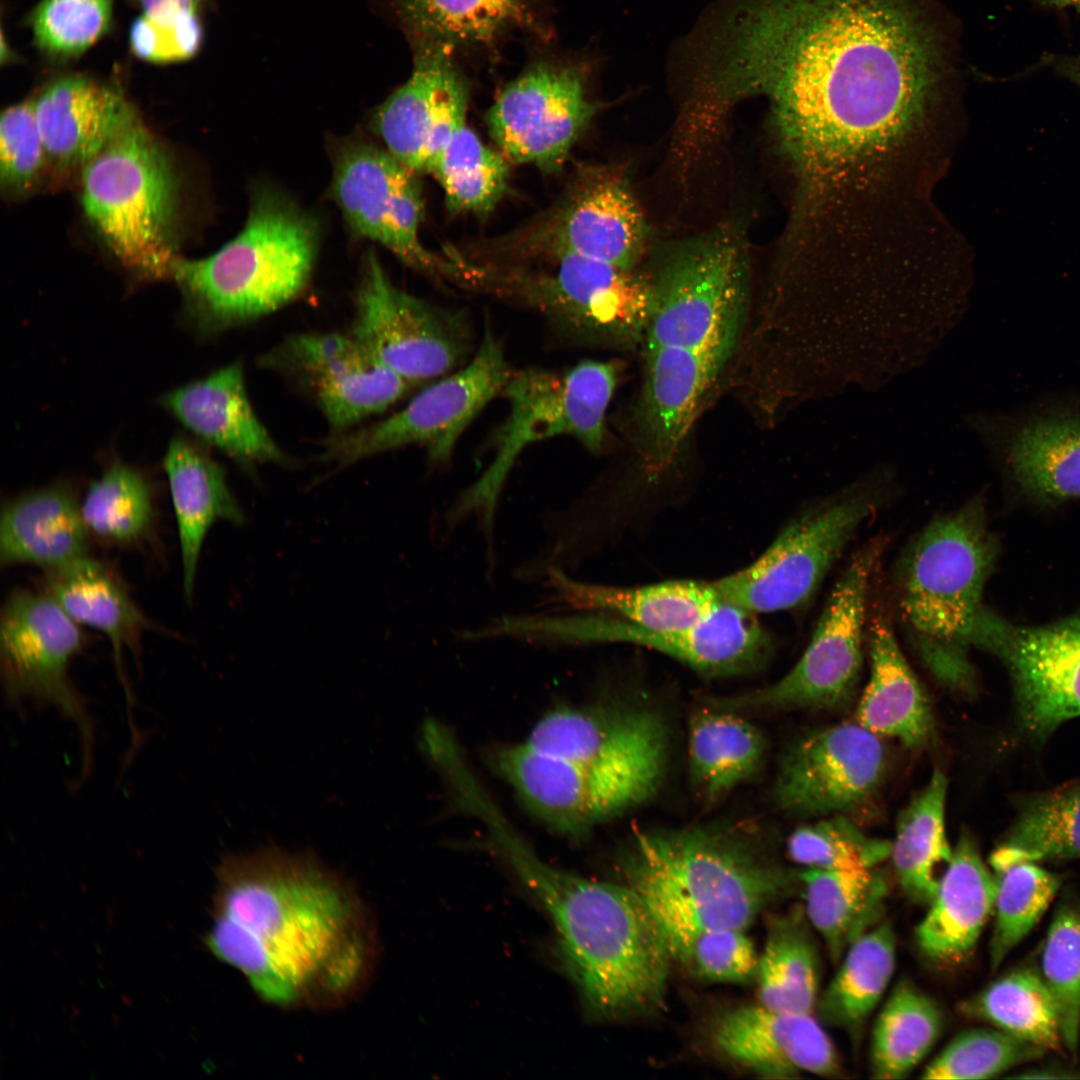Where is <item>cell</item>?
Listing matches in <instances>:
<instances>
[{"label": "cell", "mask_w": 1080, "mask_h": 1080, "mask_svg": "<svg viewBox=\"0 0 1080 1080\" xmlns=\"http://www.w3.org/2000/svg\"><path fill=\"white\" fill-rule=\"evenodd\" d=\"M725 56L742 95L769 96L782 135L919 124L939 67L935 41L902 0H743Z\"/></svg>", "instance_id": "6da1fadb"}, {"label": "cell", "mask_w": 1080, "mask_h": 1080, "mask_svg": "<svg viewBox=\"0 0 1080 1080\" xmlns=\"http://www.w3.org/2000/svg\"><path fill=\"white\" fill-rule=\"evenodd\" d=\"M216 878L205 943L263 1001L329 1010L365 991L376 924L344 876L312 854L270 846L225 857Z\"/></svg>", "instance_id": "7a4b0ae2"}, {"label": "cell", "mask_w": 1080, "mask_h": 1080, "mask_svg": "<svg viewBox=\"0 0 1080 1080\" xmlns=\"http://www.w3.org/2000/svg\"><path fill=\"white\" fill-rule=\"evenodd\" d=\"M485 827L498 855L551 915L591 1012L623 1019L659 1008L672 958L644 899L626 884L585 879L545 863L503 814Z\"/></svg>", "instance_id": "3957f363"}, {"label": "cell", "mask_w": 1080, "mask_h": 1080, "mask_svg": "<svg viewBox=\"0 0 1080 1080\" xmlns=\"http://www.w3.org/2000/svg\"><path fill=\"white\" fill-rule=\"evenodd\" d=\"M318 246L313 216L273 187L256 188L235 238L206 258L173 263L187 322L211 336L279 310L308 286Z\"/></svg>", "instance_id": "277c9868"}, {"label": "cell", "mask_w": 1080, "mask_h": 1080, "mask_svg": "<svg viewBox=\"0 0 1080 1080\" xmlns=\"http://www.w3.org/2000/svg\"><path fill=\"white\" fill-rule=\"evenodd\" d=\"M996 556L978 499L930 522L901 557L896 594L914 649L951 692H976L970 633Z\"/></svg>", "instance_id": "5b68a950"}, {"label": "cell", "mask_w": 1080, "mask_h": 1080, "mask_svg": "<svg viewBox=\"0 0 1080 1080\" xmlns=\"http://www.w3.org/2000/svg\"><path fill=\"white\" fill-rule=\"evenodd\" d=\"M621 869L655 914L714 928L744 931L787 887L743 842L696 827L638 833Z\"/></svg>", "instance_id": "8992f818"}, {"label": "cell", "mask_w": 1080, "mask_h": 1080, "mask_svg": "<svg viewBox=\"0 0 1080 1080\" xmlns=\"http://www.w3.org/2000/svg\"><path fill=\"white\" fill-rule=\"evenodd\" d=\"M616 382L615 366L594 360L563 371L530 368L511 373L502 391L509 412L493 439V458L445 512L447 531L475 517L488 561H495L497 505L516 459L528 446L559 436L572 437L592 452L600 450Z\"/></svg>", "instance_id": "52a82bcc"}, {"label": "cell", "mask_w": 1080, "mask_h": 1080, "mask_svg": "<svg viewBox=\"0 0 1080 1080\" xmlns=\"http://www.w3.org/2000/svg\"><path fill=\"white\" fill-rule=\"evenodd\" d=\"M81 198L120 264L145 280L171 275L178 182L167 152L140 121L83 167Z\"/></svg>", "instance_id": "ba28073f"}, {"label": "cell", "mask_w": 1080, "mask_h": 1080, "mask_svg": "<svg viewBox=\"0 0 1080 1080\" xmlns=\"http://www.w3.org/2000/svg\"><path fill=\"white\" fill-rule=\"evenodd\" d=\"M475 289L535 310L571 340L608 346L643 337L652 302L649 279L576 254L482 263Z\"/></svg>", "instance_id": "9c48e42d"}, {"label": "cell", "mask_w": 1080, "mask_h": 1080, "mask_svg": "<svg viewBox=\"0 0 1080 1080\" xmlns=\"http://www.w3.org/2000/svg\"><path fill=\"white\" fill-rule=\"evenodd\" d=\"M744 241L719 228L676 248L653 278L646 349L680 347L720 363L735 343L747 292Z\"/></svg>", "instance_id": "30bf717a"}, {"label": "cell", "mask_w": 1080, "mask_h": 1080, "mask_svg": "<svg viewBox=\"0 0 1080 1080\" xmlns=\"http://www.w3.org/2000/svg\"><path fill=\"white\" fill-rule=\"evenodd\" d=\"M880 468L809 508L750 565L713 584L722 599L753 614L796 608L814 593L860 526L890 490Z\"/></svg>", "instance_id": "8fae6325"}, {"label": "cell", "mask_w": 1080, "mask_h": 1080, "mask_svg": "<svg viewBox=\"0 0 1080 1080\" xmlns=\"http://www.w3.org/2000/svg\"><path fill=\"white\" fill-rule=\"evenodd\" d=\"M667 759L586 762L538 751L526 742L496 755L502 776L525 807L563 835L580 837L657 791Z\"/></svg>", "instance_id": "7c38bea8"}, {"label": "cell", "mask_w": 1080, "mask_h": 1080, "mask_svg": "<svg viewBox=\"0 0 1080 1080\" xmlns=\"http://www.w3.org/2000/svg\"><path fill=\"white\" fill-rule=\"evenodd\" d=\"M884 543L872 540L850 560L832 589L813 636L795 666L778 681L715 700L724 710L830 709L844 704L859 682L867 600Z\"/></svg>", "instance_id": "4fadbf2b"}, {"label": "cell", "mask_w": 1080, "mask_h": 1080, "mask_svg": "<svg viewBox=\"0 0 1080 1080\" xmlns=\"http://www.w3.org/2000/svg\"><path fill=\"white\" fill-rule=\"evenodd\" d=\"M647 238L644 215L615 168L583 167L560 199L494 246L495 261L576 254L633 270Z\"/></svg>", "instance_id": "5bb4252c"}, {"label": "cell", "mask_w": 1080, "mask_h": 1080, "mask_svg": "<svg viewBox=\"0 0 1080 1080\" xmlns=\"http://www.w3.org/2000/svg\"><path fill=\"white\" fill-rule=\"evenodd\" d=\"M510 375L502 345L487 327L476 354L463 368L426 387L392 416L337 433L326 442L321 456L345 466L419 445L432 464H444L473 419L502 393Z\"/></svg>", "instance_id": "9a60e30c"}, {"label": "cell", "mask_w": 1080, "mask_h": 1080, "mask_svg": "<svg viewBox=\"0 0 1080 1080\" xmlns=\"http://www.w3.org/2000/svg\"><path fill=\"white\" fill-rule=\"evenodd\" d=\"M85 645V636L46 592H11L0 616V666L11 702L33 700L52 705L77 727L83 775L93 760L94 729L86 704L69 677V666Z\"/></svg>", "instance_id": "2e32d148"}, {"label": "cell", "mask_w": 1080, "mask_h": 1080, "mask_svg": "<svg viewBox=\"0 0 1080 1080\" xmlns=\"http://www.w3.org/2000/svg\"><path fill=\"white\" fill-rule=\"evenodd\" d=\"M332 195L351 229L384 246L406 265L449 281L454 261L420 242L424 202L416 173L387 149L342 143L333 160Z\"/></svg>", "instance_id": "e0dca14e"}, {"label": "cell", "mask_w": 1080, "mask_h": 1080, "mask_svg": "<svg viewBox=\"0 0 1080 1080\" xmlns=\"http://www.w3.org/2000/svg\"><path fill=\"white\" fill-rule=\"evenodd\" d=\"M350 334L411 384L449 372L470 344L461 317L396 287L372 251L363 261Z\"/></svg>", "instance_id": "ac0fdd59"}, {"label": "cell", "mask_w": 1080, "mask_h": 1080, "mask_svg": "<svg viewBox=\"0 0 1080 1080\" xmlns=\"http://www.w3.org/2000/svg\"><path fill=\"white\" fill-rule=\"evenodd\" d=\"M972 645L998 657L1012 680L1020 727L1042 739L1080 717V614L1055 624L1015 625L984 608Z\"/></svg>", "instance_id": "d6986e66"}, {"label": "cell", "mask_w": 1080, "mask_h": 1080, "mask_svg": "<svg viewBox=\"0 0 1080 1080\" xmlns=\"http://www.w3.org/2000/svg\"><path fill=\"white\" fill-rule=\"evenodd\" d=\"M596 112L583 71L541 63L509 83L488 111L491 137L504 157L553 172Z\"/></svg>", "instance_id": "ffe728a7"}, {"label": "cell", "mask_w": 1080, "mask_h": 1080, "mask_svg": "<svg viewBox=\"0 0 1080 1080\" xmlns=\"http://www.w3.org/2000/svg\"><path fill=\"white\" fill-rule=\"evenodd\" d=\"M262 363L303 384L337 433L383 412L411 385L351 334L290 336Z\"/></svg>", "instance_id": "44dd1931"}, {"label": "cell", "mask_w": 1080, "mask_h": 1080, "mask_svg": "<svg viewBox=\"0 0 1080 1080\" xmlns=\"http://www.w3.org/2000/svg\"><path fill=\"white\" fill-rule=\"evenodd\" d=\"M885 770L886 753L878 735L858 722L825 727L784 752L775 800L796 815L840 814L868 799Z\"/></svg>", "instance_id": "7402d4cb"}, {"label": "cell", "mask_w": 1080, "mask_h": 1080, "mask_svg": "<svg viewBox=\"0 0 1080 1080\" xmlns=\"http://www.w3.org/2000/svg\"><path fill=\"white\" fill-rule=\"evenodd\" d=\"M453 48L416 39L411 76L374 116L386 149L416 174H433L453 135L466 125L468 88Z\"/></svg>", "instance_id": "603a6c76"}, {"label": "cell", "mask_w": 1080, "mask_h": 1080, "mask_svg": "<svg viewBox=\"0 0 1080 1080\" xmlns=\"http://www.w3.org/2000/svg\"><path fill=\"white\" fill-rule=\"evenodd\" d=\"M575 646L628 643L653 649L707 677L740 675L767 660L772 640L755 614L724 602L700 621L678 629L644 628L601 611L574 614Z\"/></svg>", "instance_id": "cb8c5ba5"}, {"label": "cell", "mask_w": 1080, "mask_h": 1080, "mask_svg": "<svg viewBox=\"0 0 1080 1080\" xmlns=\"http://www.w3.org/2000/svg\"><path fill=\"white\" fill-rule=\"evenodd\" d=\"M979 435L1017 487L1042 502L1080 498V402L1058 401L1020 415L973 413Z\"/></svg>", "instance_id": "d4e9b609"}, {"label": "cell", "mask_w": 1080, "mask_h": 1080, "mask_svg": "<svg viewBox=\"0 0 1080 1080\" xmlns=\"http://www.w3.org/2000/svg\"><path fill=\"white\" fill-rule=\"evenodd\" d=\"M712 1040L730 1061L763 1078L841 1073L836 1048L812 1013L773 1010L761 1004L738 1007L718 1018Z\"/></svg>", "instance_id": "484cf974"}, {"label": "cell", "mask_w": 1080, "mask_h": 1080, "mask_svg": "<svg viewBox=\"0 0 1080 1080\" xmlns=\"http://www.w3.org/2000/svg\"><path fill=\"white\" fill-rule=\"evenodd\" d=\"M526 743L547 754L586 762L668 755L664 721L656 712L639 707H559L536 723Z\"/></svg>", "instance_id": "4316f807"}, {"label": "cell", "mask_w": 1080, "mask_h": 1080, "mask_svg": "<svg viewBox=\"0 0 1080 1080\" xmlns=\"http://www.w3.org/2000/svg\"><path fill=\"white\" fill-rule=\"evenodd\" d=\"M34 109L48 159L64 168H83L139 121L118 89L81 75L49 83Z\"/></svg>", "instance_id": "83f0119b"}, {"label": "cell", "mask_w": 1080, "mask_h": 1080, "mask_svg": "<svg viewBox=\"0 0 1080 1080\" xmlns=\"http://www.w3.org/2000/svg\"><path fill=\"white\" fill-rule=\"evenodd\" d=\"M161 403L199 439L240 464L288 463L253 410L239 362L166 393Z\"/></svg>", "instance_id": "f1b7e54d"}, {"label": "cell", "mask_w": 1080, "mask_h": 1080, "mask_svg": "<svg viewBox=\"0 0 1080 1080\" xmlns=\"http://www.w3.org/2000/svg\"><path fill=\"white\" fill-rule=\"evenodd\" d=\"M721 367L714 358L686 348L646 349L640 430L643 459L651 476L672 464Z\"/></svg>", "instance_id": "f546056e"}, {"label": "cell", "mask_w": 1080, "mask_h": 1080, "mask_svg": "<svg viewBox=\"0 0 1080 1080\" xmlns=\"http://www.w3.org/2000/svg\"><path fill=\"white\" fill-rule=\"evenodd\" d=\"M996 891L995 875L985 865L976 841L963 833L916 928L920 952L942 964L968 957L993 915Z\"/></svg>", "instance_id": "4dcf8cb0"}, {"label": "cell", "mask_w": 1080, "mask_h": 1080, "mask_svg": "<svg viewBox=\"0 0 1080 1080\" xmlns=\"http://www.w3.org/2000/svg\"><path fill=\"white\" fill-rule=\"evenodd\" d=\"M90 536L75 491L66 483H55L3 505L0 563L52 570L88 555Z\"/></svg>", "instance_id": "1f68e13d"}, {"label": "cell", "mask_w": 1080, "mask_h": 1080, "mask_svg": "<svg viewBox=\"0 0 1080 1080\" xmlns=\"http://www.w3.org/2000/svg\"><path fill=\"white\" fill-rule=\"evenodd\" d=\"M553 601L580 611H601L644 628L665 630L690 626L723 604L713 582L670 580L620 587L573 579L564 570L545 576Z\"/></svg>", "instance_id": "d6a6232c"}, {"label": "cell", "mask_w": 1080, "mask_h": 1080, "mask_svg": "<svg viewBox=\"0 0 1080 1080\" xmlns=\"http://www.w3.org/2000/svg\"><path fill=\"white\" fill-rule=\"evenodd\" d=\"M868 632L871 669L857 708V722L909 749L927 747L935 737V720L925 689L888 620L877 616Z\"/></svg>", "instance_id": "836d02e7"}, {"label": "cell", "mask_w": 1080, "mask_h": 1080, "mask_svg": "<svg viewBox=\"0 0 1080 1080\" xmlns=\"http://www.w3.org/2000/svg\"><path fill=\"white\" fill-rule=\"evenodd\" d=\"M164 469L177 522L183 591L191 599L201 549L218 520L242 524L245 516L232 495L223 467L199 442L174 437L164 457Z\"/></svg>", "instance_id": "e575fe53"}, {"label": "cell", "mask_w": 1080, "mask_h": 1080, "mask_svg": "<svg viewBox=\"0 0 1080 1080\" xmlns=\"http://www.w3.org/2000/svg\"><path fill=\"white\" fill-rule=\"evenodd\" d=\"M46 593L78 624L103 632L111 642L120 680L130 701L123 655L139 656L141 636L150 623L118 576L89 555L45 571Z\"/></svg>", "instance_id": "d590c367"}, {"label": "cell", "mask_w": 1080, "mask_h": 1080, "mask_svg": "<svg viewBox=\"0 0 1080 1080\" xmlns=\"http://www.w3.org/2000/svg\"><path fill=\"white\" fill-rule=\"evenodd\" d=\"M804 911L838 964L847 949L880 923L888 886L874 869L807 868L799 875Z\"/></svg>", "instance_id": "8d00e7d4"}, {"label": "cell", "mask_w": 1080, "mask_h": 1080, "mask_svg": "<svg viewBox=\"0 0 1080 1080\" xmlns=\"http://www.w3.org/2000/svg\"><path fill=\"white\" fill-rule=\"evenodd\" d=\"M689 770L701 797L714 803L760 768L766 750L761 731L729 710L701 709L689 724Z\"/></svg>", "instance_id": "74e56055"}, {"label": "cell", "mask_w": 1080, "mask_h": 1080, "mask_svg": "<svg viewBox=\"0 0 1080 1080\" xmlns=\"http://www.w3.org/2000/svg\"><path fill=\"white\" fill-rule=\"evenodd\" d=\"M895 962L894 930L887 921L880 922L847 949L819 995L816 1008L822 1021L859 1039L891 981Z\"/></svg>", "instance_id": "f35d334b"}, {"label": "cell", "mask_w": 1080, "mask_h": 1080, "mask_svg": "<svg viewBox=\"0 0 1080 1080\" xmlns=\"http://www.w3.org/2000/svg\"><path fill=\"white\" fill-rule=\"evenodd\" d=\"M804 909L769 920L758 958L759 1004L779 1011L812 1013L820 988V959Z\"/></svg>", "instance_id": "ab89813d"}, {"label": "cell", "mask_w": 1080, "mask_h": 1080, "mask_svg": "<svg viewBox=\"0 0 1080 1080\" xmlns=\"http://www.w3.org/2000/svg\"><path fill=\"white\" fill-rule=\"evenodd\" d=\"M948 780L934 770L897 819L890 857L898 882L914 902L929 904L938 887L936 868L952 855L945 827Z\"/></svg>", "instance_id": "60d3db41"}, {"label": "cell", "mask_w": 1080, "mask_h": 1080, "mask_svg": "<svg viewBox=\"0 0 1080 1080\" xmlns=\"http://www.w3.org/2000/svg\"><path fill=\"white\" fill-rule=\"evenodd\" d=\"M1080 858V778L1026 798L992 852L994 872L1021 862Z\"/></svg>", "instance_id": "b9f144b4"}, {"label": "cell", "mask_w": 1080, "mask_h": 1080, "mask_svg": "<svg viewBox=\"0 0 1080 1080\" xmlns=\"http://www.w3.org/2000/svg\"><path fill=\"white\" fill-rule=\"evenodd\" d=\"M960 1012L969 1019L1029 1041L1044 1050L1063 1046L1057 1003L1039 970L1013 969L964 1000Z\"/></svg>", "instance_id": "7bdbcfd3"}, {"label": "cell", "mask_w": 1080, "mask_h": 1080, "mask_svg": "<svg viewBox=\"0 0 1080 1080\" xmlns=\"http://www.w3.org/2000/svg\"><path fill=\"white\" fill-rule=\"evenodd\" d=\"M943 1014L936 1002L911 982L900 981L883 1005L872 1030L870 1064L875 1079L907 1077L938 1041Z\"/></svg>", "instance_id": "ee69618b"}, {"label": "cell", "mask_w": 1080, "mask_h": 1080, "mask_svg": "<svg viewBox=\"0 0 1080 1080\" xmlns=\"http://www.w3.org/2000/svg\"><path fill=\"white\" fill-rule=\"evenodd\" d=\"M416 39L489 44L514 27L531 26L527 0H397Z\"/></svg>", "instance_id": "f6af8a7d"}, {"label": "cell", "mask_w": 1080, "mask_h": 1080, "mask_svg": "<svg viewBox=\"0 0 1080 1080\" xmlns=\"http://www.w3.org/2000/svg\"><path fill=\"white\" fill-rule=\"evenodd\" d=\"M81 512L90 535L112 545L136 544L152 528L151 485L136 468L113 463L90 484Z\"/></svg>", "instance_id": "bcb514c9"}, {"label": "cell", "mask_w": 1080, "mask_h": 1080, "mask_svg": "<svg viewBox=\"0 0 1080 1080\" xmlns=\"http://www.w3.org/2000/svg\"><path fill=\"white\" fill-rule=\"evenodd\" d=\"M994 873L997 891L989 941L993 971L1036 926L1062 885L1061 876L1034 862L1013 864Z\"/></svg>", "instance_id": "7dc6e473"}, {"label": "cell", "mask_w": 1080, "mask_h": 1080, "mask_svg": "<svg viewBox=\"0 0 1080 1080\" xmlns=\"http://www.w3.org/2000/svg\"><path fill=\"white\" fill-rule=\"evenodd\" d=\"M507 159L487 147L466 125L451 138L433 173L454 212L487 213L504 196Z\"/></svg>", "instance_id": "c3c4849f"}, {"label": "cell", "mask_w": 1080, "mask_h": 1080, "mask_svg": "<svg viewBox=\"0 0 1080 1080\" xmlns=\"http://www.w3.org/2000/svg\"><path fill=\"white\" fill-rule=\"evenodd\" d=\"M655 915L671 958L694 975L709 981L737 983L756 974L758 957L743 930L708 927L682 918Z\"/></svg>", "instance_id": "681fc988"}, {"label": "cell", "mask_w": 1080, "mask_h": 1080, "mask_svg": "<svg viewBox=\"0 0 1080 1080\" xmlns=\"http://www.w3.org/2000/svg\"><path fill=\"white\" fill-rule=\"evenodd\" d=\"M1040 974L1058 1006L1063 1046L1074 1054L1080 1032V897L1066 894L1043 943Z\"/></svg>", "instance_id": "f907efd6"}, {"label": "cell", "mask_w": 1080, "mask_h": 1080, "mask_svg": "<svg viewBox=\"0 0 1080 1080\" xmlns=\"http://www.w3.org/2000/svg\"><path fill=\"white\" fill-rule=\"evenodd\" d=\"M1043 1048L997 1028H973L955 1036L924 1068L930 1080L989 1079L1044 1055Z\"/></svg>", "instance_id": "816d5d0a"}, {"label": "cell", "mask_w": 1080, "mask_h": 1080, "mask_svg": "<svg viewBox=\"0 0 1080 1080\" xmlns=\"http://www.w3.org/2000/svg\"><path fill=\"white\" fill-rule=\"evenodd\" d=\"M792 860L807 868L874 869L890 857L891 842L862 832L841 814L795 829L787 842Z\"/></svg>", "instance_id": "f5cc1de1"}, {"label": "cell", "mask_w": 1080, "mask_h": 1080, "mask_svg": "<svg viewBox=\"0 0 1080 1080\" xmlns=\"http://www.w3.org/2000/svg\"><path fill=\"white\" fill-rule=\"evenodd\" d=\"M114 0H41L29 16L35 44L46 56H80L110 29Z\"/></svg>", "instance_id": "db71d44e"}, {"label": "cell", "mask_w": 1080, "mask_h": 1080, "mask_svg": "<svg viewBox=\"0 0 1080 1080\" xmlns=\"http://www.w3.org/2000/svg\"><path fill=\"white\" fill-rule=\"evenodd\" d=\"M48 156L35 117L34 99L8 107L0 121L1 181L23 192L39 178Z\"/></svg>", "instance_id": "11a10c76"}, {"label": "cell", "mask_w": 1080, "mask_h": 1080, "mask_svg": "<svg viewBox=\"0 0 1080 1080\" xmlns=\"http://www.w3.org/2000/svg\"><path fill=\"white\" fill-rule=\"evenodd\" d=\"M198 15L156 19L141 15L132 24L130 48L144 61L164 64L195 56L202 43Z\"/></svg>", "instance_id": "9f6ffc18"}, {"label": "cell", "mask_w": 1080, "mask_h": 1080, "mask_svg": "<svg viewBox=\"0 0 1080 1080\" xmlns=\"http://www.w3.org/2000/svg\"><path fill=\"white\" fill-rule=\"evenodd\" d=\"M142 15L170 19L185 15H198L201 0H136Z\"/></svg>", "instance_id": "6f0895ef"}, {"label": "cell", "mask_w": 1080, "mask_h": 1080, "mask_svg": "<svg viewBox=\"0 0 1080 1080\" xmlns=\"http://www.w3.org/2000/svg\"><path fill=\"white\" fill-rule=\"evenodd\" d=\"M1067 1069L1060 1068L1058 1066H1044L1035 1067L1023 1071V1073L1016 1075L1017 1078H1041V1079H1062V1078H1075L1076 1076L1070 1073Z\"/></svg>", "instance_id": "680465c9"}, {"label": "cell", "mask_w": 1080, "mask_h": 1080, "mask_svg": "<svg viewBox=\"0 0 1080 1080\" xmlns=\"http://www.w3.org/2000/svg\"><path fill=\"white\" fill-rule=\"evenodd\" d=\"M1057 68L1067 79L1080 87V56L1061 60Z\"/></svg>", "instance_id": "91938a15"}, {"label": "cell", "mask_w": 1080, "mask_h": 1080, "mask_svg": "<svg viewBox=\"0 0 1080 1080\" xmlns=\"http://www.w3.org/2000/svg\"><path fill=\"white\" fill-rule=\"evenodd\" d=\"M1046 1H1048V3H1050V4L1056 5L1058 7H1063V6H1067V5H1071V4H1076V5L1080 4V0H1046Z\"/></svg>", "instance_id": "94428289"}, {"label": "cell", "mask_w": 1080, "mask_h": 1080, "mask_svg": "<svg viewBox=\"0 0 1080 1080\" xmlns=\"http://www.w3.org/2000/svg\"><path fill=\"white\" fill-rule=\"evenodd\" d=\"M1078 6H1080V4Z\"/></svg>", "instance_id": "6125c7cd"}]
</instances>
